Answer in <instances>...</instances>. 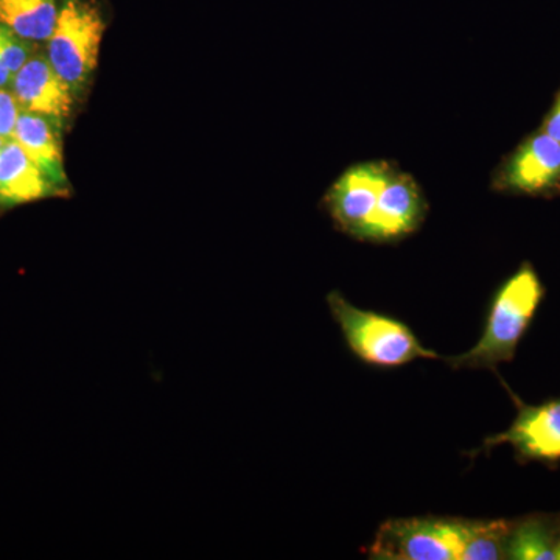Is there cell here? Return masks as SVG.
Segmentation results:
<instances>
[{
    "label": "cell",
    "instance_id": "cell-20",
    "mask_svg": "<svg viewBox=\"0 0 560 560\" xmlns=\"http://www.w3.org/2000/svg\"><path fill=\"white\" fill-rule=\"evenodd\" d=\"M7 139L0 138V153H2L3 145H5Z\"/></svg>",
    "mask_w": 560,
    "mask_h": 560
},
{
    "label": "cell",
    "instance_id": "cell-2",
    "mask_svg": "<svg viewBox=\"0 0 560 560\" xmlns=\"http://www.w3.org/2000/svg\"><path fill=\"white\" fill-rule=\"evenodd\" d=\"M327 305L350 352L368 366L396 370L416 360L441 359L420 342L407 324L383 313L355 307L340 291H331Z\"/></svg>",
    "mask_w": 560,
    "mask_h": 560
},
{
    "label": "cell",
    "instance_id": "cell-17",
    "mask_svg": "<svg viewBox=\"0 0 560 560\" xmlns=\"http://www.w3.org/2000/svg\"><path fill=\"white\" fill-rule=\"evenodd\" d=\"M541 130L550 135L552 139L558 140L560 143V91L555 103H552L550 113H548L547 119L541 125Z\"/></svg>",
    "mask_w": 560,
    "mask_h": 560
},
{
    "label": "cell",
    "instance_id": "cell-7",
    "mask_svg": "<svg viewBox=\"0 0 560 560\" xmlns=\"http://www.w3.org/2000/svg\"><path fill=\"white\" fill-rule=\"evenodd\" d=\"M490 187L529 197L560 194V143L544 130L533 132L497 167Z\"/></svg>",
    "mask_w": 560,
    "mask_h": 560
},
{
    "label": "cell",
    "instance_id": "cell-11",
    "mask_svg": "<svg viewBox=\"0 0 560 560\" xmlns=\"http://www.w3.org/2000/svg\"><path fill=\"white\" fill-rule=\"evenodd\" d=\"M559 534L560 514H533L512 521L506 559L558 560Z\"/></svg>",
    "mask_w": 560,
    "mask_h": 560
},
{
    "label": "cell",
    "instance_id": "cell-16",
    "mask_svg": "<svg viewBox=\"0 0 560 560\" xmlns=\"http://www.w3.org/2000/svg\"><path fill=\"white\" fill-rule=\"evenodd\" d=\"M20 113V105L14 95L0 90V138L11 139Z\"/></svg>",
    "mask_w": 560,
    "mask_h": 560
},
{
    "label": "cell",
    "instance_id": "cell-3",
    "mask_svg": "<svg viewBox=\"0 0 560 560\" xmlns=\"http://www.w3.org/2000/svg\"><path fill=\"white\" fill-rule=\"evenodd\" d=\"M471 521L456 517L393 518L366 552L381 560H463Z\"/></svg>",
    "mask_w": 560,
    "mask_h": 560
},
{
    "label": "cell",
    "instance_id": "cell-13",
    "mask_svg": "<svg viewBox=\"0 0 560 560\" xmlns=\"http://www.w3.org/2000/svg\"><path fill=\"white\" fill-rule=\"evenodd\" d=\"M57 18V0H0V24L21 39L49 40Z\"/></svg>",
    "mask_w": 560,
    "mask_h": 560
},
{
    "label": "cell",
    "instance_id": "cell-12",
    "mask_svg": "<svg viewBox=\"0 0 560 560\" xmlns=\"http://www.w3.org/2000/svg\"><path fill=\"white\" fill-rule=\"evenodd\" d=\"M11 140L49 176L51 183L60 184L65 179L60 145L47 117L22 110Z\"/></svg>",
    "mask_w": 560,
    "mask_h": 560
},
{
    "label": "cell",
    "instance_id": "cell-6",
    "mask_svg": "<svg viewBox=\"0 0 560 560\" xmlns=\"http://www.w3.org/2000/svg\"><path fill=\"white\" fill-rule=\"evenodd\" d=\"M394 167L396 164L389 161L357 162L331 183L324 197V208L338 231L360 242Z\"/></svg>",
    "mask_w": 560,
    "mask_h": 560
},
{
    "label": "cell",
    "instance_id": "cell-10",
    "mask_svg": "<svg viewBox=\"0 0 560 560\" xmlns=\"http://www.w3.org/2000/svg\"><path fill=\"white\" fill-rule=\"evenodd\" d=\"M54 183L14 140L0 153V205L16 206L47 197Z\"/></svg>",
    "mask_w": 560,
    "mask_h": 560
},
{
    "label": "cell",
    "instance_id": "cell-19",
    "mask_svg": "<svg viewBox=\"0 0 560 560\" xmlns=\"http://www.w3.org/2000/svg\"><path fill=\"white\" fill-rule=\"evenodd\" d=\"M556 558H558V560H560V534H559L558 548H556Z\"/></svg>",
    "mask_w": 560,
    "mask_h": 560
},
{
    "label": "cell",
    "instance_id": "cell-15",
    "mask_svg": "<svg viewBox=\"0 0 560 560\" xmlns=\"http://www.w3.org/2000/svg\"><path fill=\"white\" fill-rule=\"evenodd\" d=\"M28 60V49L21 43L20 36L0 24V65L11 73H16Z\"/></svg>",
    "mask_w": 560,
    "mask_h": 560
},
{
    "label": "cell",
    "instance_id": "cell-5",
    "mask_svg": "<svg viewBox=\"0 0 560 560\" xmlns=\"http://www.w3.org/2000/svg\"><path fill=\"white\" fill-rule=\"evenodd\" d=\"M510 390L517 405V416L510 429L488 438L478 453H489L493 447L508 444L515 453L518 464H544L556 470L560 464V397L541 401L539 405L525 404Z\"/></svg>",
    "mask_w": 560,
    "mask_h": 560
},
{
    "label": "cell",
    "instance_id": "cell-8",
    "mask_svg": "<svg viewBox=\"0 0 560 560\" xmlns=\"http://www.w3.org/2000/svg\"><path fill=\"white\" fill-rule=\"evenodd\" d=\"M429 202L418 180L410 173L394 167L378 195L360 242L397 243L416 234L425 223Z\"/></svg>",
    "mask_w": 560,
    "mask_h": 560
},
{
    "label": "cell",
    "instance_id": "cell-18",
    "mask_svg": "<svg viewBox=\"0 0 560 560\" xmlns=\"http://www.w3.org/2000/svg\"><path fill=\"white\" fill-rule=\"evenodd\" d=\"M11 77H14L13 73H11L10 70L5 68V66L0 65V88L9 84L10 81L13 80Z\"/></svg>",
    "mask_w": 560,
    "mask_h": 560
},
{
    "label": "cell",
    "instance_id": "cell-9",
    "mask_svg": "<svg viewBox=\"0 0 560 560\" xmlns=\"http://www.w3.org/2000/svg\"><path fill=\"white\" fill-rule=\"evenodd\" d=\"M13 91L22 109L47 119L68 117L72 108V88L44 58H28L14 73Z\"/></svg>",
    "mask_w": 560,
    "mask_h": 560
},
{
    "label": "cell",
    "instance_id": "cell-1",
    "mask_svg": "<svg viewBox=\"0 0 560 560\" xmlns=\"http://www.w3.org/2000/svg\"><path fill=\"white\" fill-rule=\"evenodd\" d=\"M544 298L540 276L529 261H525L493 293L477 345L459 355L448 357L445 363L453 370L489 371L511 363Z\"/></svg>",
    "mask_w": 560,
    "mask_h": 560
},
{
    "label": "cell",
    "instance_id": "cell-4",
    "mask_svg": "<svg viewBox=\"0 0 560 560\" xmlns=\"http://www.w3.org/2000/svg\"><path fill=\"white\" fill-rule=\"evenodd\" d=\"M103 33L105 22L90 3L68 0L58 11L49 38V61L72 90L83 86L94 72Z\"/></svg>",
    "mask_w": 560,
    "mask_h": 560
},
{
    "label": "cell",
    "instance_id": "cell-14",
    "mask_svg": "<svg viewBox=\"0 0 560 560\" xmlns=\"http://www.w3.org/2000/svg\"><path fill=\"white\" fill-rule=\"evenodd\" d=\"M512 521H471L463 560L506 559L508 537Z\"/></svg>",
    "mask_w": 560,
    "mask_h": 560
}]
</instances>
